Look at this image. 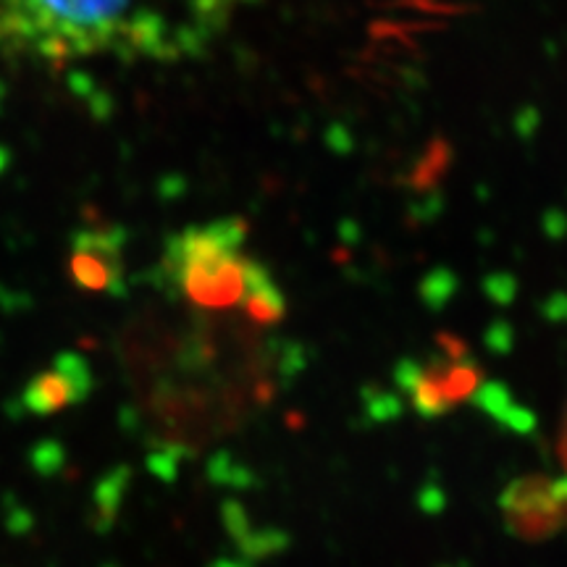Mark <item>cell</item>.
I'll return each instance as SVG.
<instances>
[{
	"label": "cell",
	"mask_w": 567,
	"mask_h": 567,
	"mask_svg": "<svg viewBox=\"0 0 567 567\" xmlns=\"http://www.w3.org/2000/svg\"><path fill=\"white\" fill-rule=\"evenodd\" d=\"M250 0H0V55L179 63L203 55Z\"/></svg>",
	"instance_id": "cell-1"
},
{
	"label": "cell",
	"mask_w": 567,
	"mask_h": 567,
	"mask_svg": "<svg viewBox=\"0 0 567 567\" xmlns=\"http://www.w3.org/2000/svg\"><path fill=\"white\" fill-rule=\"evenodd\" d=\"M245 226L237 218L189 226L168 239L163 276L197 308L226 310L245 305L255 318H274L281 310L266 268L245 250Z\"/></svg>",
	"instance_id": "cell-2"
},
{
	"label": "cell",
	"mask_w": 567,
	"mask_h": 567,
	"mask_svg": "<svg viewBox=\"0 0 567 567\" xmlns=\"http://www.w3.org/2000/svg\"><path fill=\"white\" fill-rule=\"evenodd\" d=\"M124 234L118 229H84L71 239L69 279L80 292H124Z\"/></svg>",
	"instance_id": "cell-3"
},
{
	"label": "cell",
	"mask_w": 567,
	"mask_h": 567,
	"mask_svg": "<svg viewBox=\"0 0 567 567\" xmlns=\"http://www.w3.org/2000/svg\"><path fill=\"white\" fill-rule=\"evenodd\" d=\"M92 368L82 354L63 352L45 371H40L21 392V408L27 415L51 417L84 402L92 392Z\"/></svg>",
	"instance_id": "cell-4"
},
{
	"label": "cell",
	"mask_w": 567,
	"mask_h": 567,
	"mask_svg": "<svg viewBox=\"0 0 567 567\" xmlns=\"http://www.w3.org/2000/svg\"><path fill=\"white\" fill-rule=\"evenodd\" d=\"M565 465H567V431H565Z\"/></svg>",
	"instance_id": "cell-5"
}]
</instances>
